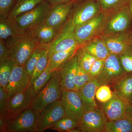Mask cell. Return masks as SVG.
Here are the masks:
<instances>
[{"instance_id":"4dcf8cb0","label":"cell","mask_w":132,"mask_h":132,"mask_svg":"<svg viewBox=\"0 0 132 132\" xmlns=\"http://www.w3.org/2000/svg\"><path fill=\"white\" fill-rule=\"evenodd\" d=\"M14 62L10 59L0 62V87L6 89L7 86Z\"/></svg>"},{"instance_id":"8992f818","label":"cell","mask_w":132,"mask_h":132,"mask_svg":"<svg viewBox=\"0 0 132 132\" xmlns=\"http://www.w3.org/2000/svg\"><path fill=\"white\" fill-rule=\"evenodd\" d=\"M75 28L70 20L59 31L53 40L46 45L48 56L57 52H64L72 48L80 46L75 36Z\"/></svg>"},{"instance_id":"83f0119b","label":"cell","mask_w":132,"mask_h":132,"mask_svg":"<svg viewBox=\"0 0 132 132\" xmlns=\"http://www.w3.org/2000/svg\"><path fill=\"white\" fill-rule=\"evenodd\" d=\"M52 73L46 69L29 86L28 89L32 99L44 87L52 76Z\"/></svg>"},{"instance_id":"b9f144b4","label":"cell","mask_w":132,"mask_h":132,"mask_svg":"<svg viewBox=\"0 0 132 132\" xmlns=\"http://www.w3.org/2000/svg\"><path fill=\"white\" fill-rule=\"evenodd\" d=\"M49 1L51 2L56 5V4H59V3L69 2L72 0H49Z\"/></svg>"},{"instance_id":"1f68e13d","label":"cell","mask_w":132,"mask_h":132,"mask_svg":"<svg viewBox=\"0 0 132 132\" xmlns=\"http://www.w3.org/2000/svg\"><path fill=\"white\" fill-rule=\"evenodd\" d=\"M78 51L83 68L89 74V71L92 65L97 59L88 51L84 45L80 47Z\"/></svg>"},{"instance_id":"cb8c5ba5","label":"cell","mask_w":132,"mask_h":132,"mask_svg":"<svg viewBox=\"0 0 132 132\" xmlns=\"http://www.w3.org/2000/svg\"><path fill=\"white\" fill-rule=\"evenodd\" d=\"M84 45L88 51L97 59L105 60L111 54L103 39H95Z\"/></svg>"},{"instance_id":"8fae6325","label":"cell","mask_w":132,"mask_h":132,"mask_svg":"<svg viewBox=\"0 0 132 132\" xmlns=\"http://www.w3.org/2000/svg\"><path fill=\"white\" fill-rule=\"evenodd\" d=\"M31 77L24 66L14 63L6 90L10 97L27 89L30 85Z\"/></svg>"},{"instance_id":"ab89813d","label":"cell","mask_w":132,"mask_h":132,"mask_svg":"<svg viewBox=\"0 0 132 132\" xmlns=\"http://www.w3.org/2000/svg\"><path fill=\"white\" fill-rule=\"evenodd\" d=\"M9 48L0 40V62L9 59Z\"/></svg>"},{"instance_id":"7c38bea8","label":"cell","mask_w":132,"mask_h":132,"mask_svg":"<svg viewBox=\"0 0 132 132\" xmlns=\"http://www.w3.org/2000/svg\"><path fill=\"white\" fill-rule=\"evenodd\" d=\"M105 15L97 14L94 17L75 28V36L80 46L91 39L104 23Z\"/></svg>"},{"instance_id":"3957f363","label":"cell","mask_w":132,"mask_h":132,"mask_svg":"<svg viewBox=\"0 0 132 132\" xmlns=\"http://www.w3.org/2000/svg\"><path fill=\"white\" fill-rule=\"evenodd\" d=\"M126 73L119 55L111 53L104 60L101 73L95 78L100 86L106 85L111 87Z\"/></svg>"},{"instance_id":"836d02e7","label":"cell","mask_w":132,"mask_h":132,"mask_svg":"<svg viewBox=\"0 0 132 132\" xmlns=\"http://www.w3.org/2000/svg\"><path fill=\"white\" fill-rule=\"evenodd\" d=\"M126 72H132V40L126 50L119 55Z\"/></svg>"},{"instance_id":"f546056e","label":"cell","mask_w":132,"mask_h":132,"mask_svg":"<svg viewBox=\"0 0 132 132\" xmlns=\"http://www.w3.org/2000/svg\"><path fill=\"white\" fill-rule=\"evenodd\" d=\"M79 123L74 119L66 116L62 118L50 128L51 130L60 132H69L79 127Z\"/></svg>"},{"instance_id":"ee69618b","label":"cell","mask_w":132,"mask_h":132,"mask_svg":"<svg viewBox=\"0 0 132 132\" xmlns=\"http://www.w3.org/2000/svg\"><path fill=\"white\" fill-rule=\"evenodd\" d=\"M131 132H132V130Z\"/></svg>"},{"instance_id":"e575fe53","label":"cell","mask_w":132,"mask_h":132,"mask_svg":"<svg viewBox=\"0 0 132 132\" xmlns=\"http://www.w3.org/2000/svg\"><path fill=\"white\" fill-rule=\"evenodd\" d=\"M113 94V92H112L109 86L102 85L97 89L95 98L98 101L104 103L111 100Z\"/></svg>"},{"instance_id":"6da1fadb","label":"cell","mask_w":132,"mask_h":132,"mask_svg":"<svg viewBox=\"0 0 132 132\" xmlns=\"http://www.w3.org/2000/svg\"><path fill=\"white\" fill-rule=\"evenodd\" d=\"M61 82L59 70L53 72L47 83L33 98L29 108L40 112L48 104L61 100L62 91Z\"/></svg>"},{"instance_id":"f1b7e54d","label":"cell","mask_w":132,"mask_h":132,"mask_svg":"<svg viewBox=\"0 0 132 132\" xmlns=\"http://www.w3.org/2000/svg\"><path fill=\"white\" fill-rule=\"evenodd\" d=\"M47 50L46 45H42L37 48L33 52L24 65V68L31 78L39 59Z\"/></svg>"},{"instance_id":"277c9868","label":"cell","mask_w":132,"mask_h":132,"mask_svg":"<svg viewBox=\"0 0 132 132\" xmlns=\"http://www.w3.org/2000/svg\"><path fill=\"white\" fill-rule=\"evenodd\" d=\"M41 45L26 33L9 48V59L18 65L24 66L33 52Z\"/></svg>"},{"instance_id":"60d3db41","label":"cell","mask_w":132,"mask_h":132,"mask_svg":"<svg viewBox=\"0 0 132 132\" xmlns=\"http://www.w3.org/2000/svg\"><path fill=\"white\" fill-rule=\"evenodd\" d=\"M121 4L124 5L127 10L132 20V0H125Z\"/></svg>"},{"instance_id":"5bb4252c","label":"cell","mask_w":132,"mask_h":132,"mask_svg":"<svg viewBox=\"0 0 132 132\" xmlns=\"http://www.w3.org/2000/svg\"><path fill=\"white\" fill-rule=\"evenodd\" d=\"M72 4V2L70 1L55 5L51 7L43 22L52 27L60 29L71 12Z\"/></svg>"},{"instance_id":"7402d4cb","label":"cell","mask_w":132,"mask_h":132,"mask_svg":"<svg viewBox=\"0 0 132 132\" xmlns=\"http://www.w3.org/2000/svg\"><path fill=\"white\" fill-rule=\"evenodd\" d=\"M132 20L129 12L125 7L108 22L107 25V31L112 33L125 32L130 27Z\"/></svg>"},{"instance_id":"8d00e7d4","label":"cell","mask_w":132,"mask_h":132,"mask_svg":"<svg viewBox=\"0 0 132 132\" xmlns=\"http://www.w3.org/2000/svg\"><path fill=\"white\" fill-rule=\"evenodd\" d=\"M10 98L6 89L0 87V116L4 114L8 110Z\"/></svg>"},{"instance_id":"5b68a950","label":"cell","mask_w":132,"mask_h":132,"mask_svg":"<svg viewBox=\"0 0 132 132\" xmlns=\"http://www.w3.org/2000/svg\"><path fill=\"white\" fill-rule=\"evenodd\" d=\"M39 113L27 109L9 121L7 132H37Z\"/></svg>"},{"instance_id":"52a82bcc","label":"cell","mask_w":132,"mask_h":132,"mask_svg":"<svg viewBox=\"0 0 132 132\" xmlns=\"http://www.w3.org/2000/svg\"><path fill=\"white\" fill-rule=\"evenodd\" d=\"M66 116L61 100L48 104L40 112L37 132L50 129L55 123Z\"/></svg>"},{"instance_id":"d590c367","label":"cell","mask_w":132,"mask_h":132,"mask_svg":"<svg viewBox=\"0 0 132 132\" xmlns=\"http://www.w3.org/2000/svg\"><path fill=\"white\" fill-rule=\"evenodd\" d=\"M17 0H0V15L1 19L7 18L13 6Z\"/></svg>"},{"instance_id":"e0dca14e","label":"cell","mask_w":132,"mask_h":132,"mask_svg":"<svg viewBox=\"0 0 132 132\" xmlns=\"http://www.w3.org/2000/svg\"><path fill=\"white\" fill-rule=\"evenodd\" d=\"M22 35L13 19H1L0 40L8 47L12 46Z\"/></svg>"},{"instance_id":"d6a6232c","label":"cell","mask_w":132,"mask_h":132,"mask_svg":"<svg viewBox=\"0 0 132 132\" xmlns=\"http://www.w3.org/2000/svg\"><path fill=\"white\" fill-rule=\"evenodd\" d=\"M48 58V52L47 49L39 59L31 76L29 85L32 84L45 71L47 66Z\"/></svg>"},{"instance_id":"7a4b0ae2","label":"cell","mask_w":132,"mask_h":132,"mask_svg":"<svg viewBox=\"0 0 132 132\" xmlns=\"http://www.w3.org/2000/svg\"><path fill=\"white\" fill-rule=\"evenodd\" d=\"M47 2H43L30 11L13 19L22 35L43 23L51 8Z\"/></svg>"},{"instance_id":"d4e9b609","label":"cell","mask_w":132,"mask_h":132,"mask_svg":"<svg viewBox=\"0 0 132 132\" xmlns=\"http://www.w3.org/2000/svg\"><path fill=\"white\" fill-rule=\"evenodd\" d=\"M43 2L44 0H17L10 12L8 17L13 19L20 15L30 11Z\"/></svg>"},{"instance_id":"603a6c76","label":"cell","mask_w":132,"mask_h":132,"mask_svg":"<svg viewBox=\"0 0 132 132\" xmlns=\"http://www.w3.org/2000/svg\"><path fill=\"white\" fill-rule=\"evenodd\" d=\"M79 47H75L67 51L57 52L50 55L46 69L50 72L60 70L64 64L75 54Z\"/></svg>"},{"instance_id":"ba28073f","label":"cell","mask_w":132,"mask_h":132,"mask_svg":"<svg viewBox=\"0 0 132 132\" xmlns=\"http://www.w3.org/2000/svg\"><path fill=\"white\" fill-rule=\"evenodd\" d=\"M108 119L102 109L85 112L79 123L81 132H104Z\"/></svg>"},{"instance_id":"9c48e42d","label":"cell","mask_w":132,"mask_h":132,"mask_svg":"<svg viewBox=\"0 0 132 132\" xmlns=\"http://www.w3.org/2000/svg\"><path fill=\"white\" fill-rule=\"evenodd\" d=\"M61 100L67 116L80 123L85 111L79 92L75 90H62Z\"/></svg>"},{"instance_id":"74e56055","label":"cell","mask_w":132,"mask_h":132,"mask_svg":"<svg viewBox=\"0 0 132 132\" xmlns=\"http://www.w3.org/2000/svg\"><path fill=\"white\" fill-rule=\"evenodd\" d=\"M104 60L97 59L94 62L89 71V75L92 78H96L101 73L104 68Z\"/></svg>"},{"instance_id":"9a60e30c","label":"cell","mask_w":132,"mask_h":132,"mask_svg":"<svg viewBox=\"0 0 132 132\" xmlns=\"http://www.w3.org/2000/svg\"><path fill=\"white\" fill-rule=\"evenodd\" d=\"M100 5L94 0H88L77 9L71 19L75 28L93 19L97 14Z\"/></svg>"},{"instance_id":"2e32d148","label":"cell","mask_w":132,"mask_h":132,"mask_svg":"<svg viewBox=\"0 0 132 132\" xmlns=\"http://www.w3.org/2000/svg\"><path fill=\"white\" fill-rule=\"evenodd\" d=\"M77 51L75 54L59 70L61 76L62 90H75L74 80L78 62Z\"/></svg>"},{"instance_id":"f35d334b","label":"cell","mask_w":132,"mask_h":132,"mask_svg":"<svg viewBox=\"0 0 132 132\" xmlns=\"http://www.w3.org/2000/svg\"><path fill=\"white\" fill-rule=\"evenodd\" d=\"M125 0H97L100 7L102 9L107 10L117 5H121Z\"/></svg>"},{"instance_id":"484cf974","label":"cell","mask_w":132,"mask_h":132,"mask_svg":"<svg viewBox=\"0 0 132 132\" xmlns=\"http://www.w3.org/2000/svg\"><path fill=\"white\" fill-rule=\"evenodd\" d=\"M132 119L128 115L118 120L108 121L104 132H131Z\"/></svg>"},{"instance_id":"44dd1931","label":"cell","mask_w":132,"mask_h":132,"mask_svg":"<svg viewBox=\"0 0 132 132\" xmlns=\"http://www.w3.org/2000/svg\"><path fill=\"white\" fill-rule=\"evenodd\" d=\"M100 86L96 79L92 78L78 92L82 100L85 112L98 108L95 101V94L97 89Z\"/></svg>"},{"instance_id":"4316f807","label":"cell","mask_w":132,"mask_h":132,"mask_svg":"<svg viewBox=\"0 0 132 132\" xmlns=\"http://www.w3.org/2000/svg\"><path fill=\"white\" fill-rule=\"evenodd\" d=\"M78 49L77 51L78 57V66L75 78L74 84L75 91L79 92L93 78L83 68Z\"/></svg>"},{"instance_id":"7bdbcfd3","label":"cell","mask_w":132,"mask_h":132,"mask_svg":"<svg viewBox=\"0 0 132 132\" xmlns=\"http://www.w3.org/2000/svg\"><path fill=\"white\" fill-rule=\"evenodd\" d=\"M127 114L132 119V104H130L128 106L127 111Z\"/></svg>"},{"instance_id":"ac0fdd59","label":"cell","mask_w":132,"mask_h":132,"mask_svg":"<svg viewBox=\"0 0 132 132\" xmlns=\"http://www.w3.org/2000/svg\"><path fill=\"white\" fill-rule=\"evenodd\" d=\"M111 53L119 55L126 50L132 40V33L129 32L120 35H108L103 39Z\"/></svg>"},{"instance_id":"ffe728a7","label":"cell","mask_w":132,"mask_h":132,"mask_svg":"<svg viewBox=\"0 0 132 132\" xmlns=\"http://www.w3.org/2000/svg\"><path fill=\"white\" fill-rule=\"evenodd\" d=\"M111 87L114 94L130 105L132 104V72L125 73Z\"/></svg>"},{"instance_id":"d6986e66","label":"cell","mask_w":132,"mask_h":132,"mask_svg":"<svg viewBox=\"0 0 132 132\" xmlns=\"http://www.w3.org/2000/svg\"><path fill=\"white\" fill-rule=\"evenodd\" d=\"M60 29L52 27L44 22L26 33L42 45H47L53 40Z\"/></svg>"},{"instance_id":"30bf717a","label":"cell","mask_w":132,"mask_h":132,"mask_svg":"<svg viewBox=\"0 0 132 132\" xmlns=\"http://www.w3.org/2000/svg\"><path fill=\"white\" fill-rule=\"evenodd\" d=\"M32 100L28 88L17 93L10 97L8 110L5 114L0 116V118L3 119L8 124L10 120L29 108Z\"/></svg>"},{"instance_id":"4fadbf2b","label":"cell","mask_w":132,"mask_h":132,"mask_svg":"<svg viewBox=\"0 0 132 132\" xmlns=\"http://www.w3.org/2000/svg\"><path fill=\"white\" fill-rule=\"evenodd\" d=\"M129 105L113 93L112 98L103 103L102 109L108 120H116L125 118L127 115L128 108Z\"/></svg>"}]
</instances>
